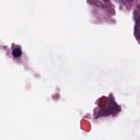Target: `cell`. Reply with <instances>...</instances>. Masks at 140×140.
I'll list each match as a JSON object with an SVG mask.
<instances>
[{
  "label": "cell",
  "instance_id": "obj_1",
  "mask_svg": "<svg viewBox=\"0 0 140 140\" xmlns=\"http://www.w3.org/2000/svg\"><path fill=\"white\" fill-rule=\"evenodd\" d=\"M21 54V51L19 49H17V50H15V51L13 53V55H14V56L15 57H18Z\"/></svg>",
  "mask_w": 140,
  "mask_h": 140
}]
</instances>
